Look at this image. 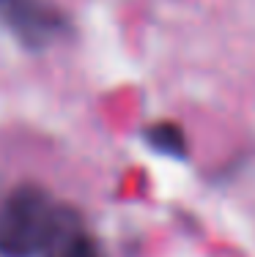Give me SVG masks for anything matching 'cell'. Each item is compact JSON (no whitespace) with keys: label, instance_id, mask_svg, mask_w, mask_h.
<instances>
[{"label":"cell","instance_id":"cell-3","mask_svg":"<svg viewBox=\"0 0 255 257\" xmlns=\"http://www.w3.org/2000/svg\"><path fill=\"white\" fill-rule=\"evenodd\" d=\"M145 143L156 151V154H167V156H187V140H184V132H181L176 123H151L145 128Z\"/></svg>","mask_w":255,"mask_h":257},{"label":"cell","instance_id":"cell-2","mask_svg":"<svg viewBox=\"0 0 255 257\" xmlns=\"http://www.w3.org/2000/svg\"><path fill=\"white\" fill-rule=\"evenodd\" d=\"M0 28L25 50L41 52L69 36L71 22L52 0H0Z\"/></svg>","mask_w":255,"mask_h":257},{"label":"cell","instance_id":"cell-1","mask_svg":"<svg viewBox=\"0 0 255 257\" xmlns=\"http://www.w3.org/2000/svg\"><path fill=\"white\" fill-rule=\"evenodd\" d=\"M63 211L39 183L17 186L0 205V257H47Z\"/></svg>","mask_w":255,"mask_h":257},{"label":"cell","instance_id":"cell-4","mask_svg":"<svg viewBox=\"0 0 255 257\" xmlns=\"http://www.w3.org/2000/svg\"><path fill=\"white\" fill-rule=\"evenodd\" d=\"M50 257H102V252H99V246L94 243V238H91L85 230H80L77 235H71L66 243H60Z\"/></svg>","mask_w":255,"mask_h":257}]
</instances>
